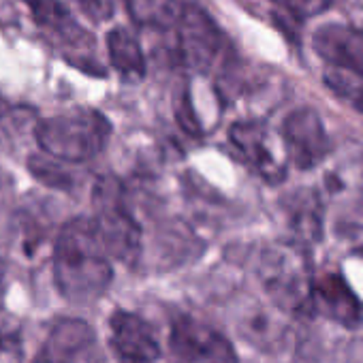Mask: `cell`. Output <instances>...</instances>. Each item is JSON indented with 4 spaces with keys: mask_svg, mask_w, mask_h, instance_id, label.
<instances>
[{
    "mask_svg": "<svg viewBox=\"0 0 363 363\" xmlns=\"http://www.w3.org/2000/svg\"><path fill=\"white\" fill-rule=\"evenodd\" d=\"M54 284L73 303H92L113 280L109 255L92 218L69 220L56 238L52 255Z\"/></svg>",
    "mask_w": 363,
    "mask_h": 363,
    "instance_id": "cell-1",
    "label": "cell"
},
{
    "mask_svg": "<svg viewBox=\"0 0 363 363\" xmlns=\"http://www.w3.org/2000/svg\"><path fill=\"white\" fill-rule=\"evenodd\" d=\"M111 135L109 120L90 107L50 116L35 126V139L43 154L60 162H86L96 158Z\"/></svg>",
    "mask_w": 363,
    "mask_h": 363,
    "instance_id": "cell-2",
    "label": "cell"
},
{
    "mask_svg": "<svg viewBox=\"0 0 363 363\" xmlns=\"http://www.w3.org/2000/svg\"><path fill=\"white\" fill-rule=\"evenodd\" d=\"M94 227L109 257L133 263L141 248V229L122 201L116 177H101L94 186Z\"/></svg>",
    "mask_w": 363,
    "mask_h": 363,
    "instance_id": "cell-3",
    "label": "cell"
},
{
    "mask_svg": "<svg viewBox=\"0 0 363 363\" xmlns=\"http://www.w3.org/2000/svg\"><path fill=\"white\" fill-rule=\"evenodd\" d=\"M223 33L214 20L199 5H186L177 22V45L182 60L193 69L206 71L223 50Z\"/></svg>",
    "mask_w": 363,
    "mask_h": 363,
    "instance_id": "cell-4",
    "label": "cell"
},
{
    "mask_svg": "<svg viewBox=\"0 0 363 363\" xmlns=\"http://www.w3.org/2000/svg\"><path fill=\"white\" fill-rule=\"evenodd\" d=\"M171 350L186 361L238 363L235 350L227 337H223L216 329L186 316L171 325Z\"/></svg>",
    "mask_w": 363,
    "mask_h": 363,
    "instance_id": "cell-5",
    "label": "cell"
},
{
    "mask_svg": "<svg viewBox=\"0 0 363 363\" xmlns=\"http://www.w3.org/2000/svg\"><path fill=\"white\" fill-rule=\"evenodd\" d=\"M282 137L297 169H314L329 152V137L312 109L293 111L282 124Z\"/></svg>",
    "mask_w": 363,
    "mask_h": 363,
    "instance_id": "cell-6",
    "label": "cell"
},
{
    "mask_svg": "<svg viewBox=\"0 0 363 363\" xmlns=\"http://www.w3.org/2000/svg\"><path fill=\"white\" fill-rule=\"evenodd\" d=\"M109 333L120 363H154L160 354L154 329L135 312L116 310L109 318Z\"/></svg>",
    "mask_w": 363,
    "mask_h": 363,
    "instance_id": "cell-7",
    "label": "cell"
},
{
    "mask_svg": "<svg viewBox=\"0 0 363 363\" xmlns=\"http://www.w3.org/2000/svg\"><path fill=\"white\" fill-rule=\"evenodd\" d=\"M314 52L331 67L363 77V30L346 24L320 26L312 37Z\"/></svg>",
    "mask_w": 363,
    "mask_h": 363,
    "instance_id": "cell-8",
    "label": "cell"
},
{
    "mask_svg": "<svg viewBox=\"0 0 363 363\" xmlns=\"http://www.w3.org/2000/svg\"><path fill=\"white\" fill-rule=\"evenodd\" d=\"M96 337L88 323L79 318H62L43 344V352L54 363H94Z\"/></svg>",
    "mask_w": 363,
    "mask_h": 363,
    "instance_id": "cell-9",
    "label": "cell"
},
{
    "mask_svg": "<svg viewBox=\"0 0 363 363\" xmlns=\"http://www.w3.org/2000/svg\"><path fill=\"white\" fill-rule=\"evenodd\" d=\"M231 141L244 160L269 184H280L286 177L284 164L276 158L267 130L259 122H238L231 126Z\"/></svg>",
    "mask_w": 363,
    "mask_h": 363,
    "instance_id": "cell-10",
    "label": "cell"
},
{
    "mask_svg": "<svg viewBox=\"0 0 363 363\" xmlns=\"http://www.w3.org/2000/svg\"><path fill=\"white\" fill-rule=\"evenodd\" d=\"M30 7L35 22L60 45L73 48V50H90L94 39L90 33H86L71 11L60 3V0H24Z\"/></svg>",
    "mask_w": 363,
    "mask_h": 363,
    "instance_id": "cell-11",
    "label": "cell"
},
{
    "mask_svg": "<svg viewBox=\"0 0 363 363\" xmlns=\"http://www.w3.org/2000/svg\"><path fill=\"white\" fill-rule=\"evenodd\" d=\"M310 303L327 318L352 329L361 323V306L348 284L337 274H325L314 282Z\"/></svg>",
    "mask_w": 363,
    "mask_h": 363,
    "instance_id": "cell-12",
    "label": "cell"
},
{
    "mask_svg": "<svg viewBox=\"0 0 363 363\" xmlns=\"http://www.w3.org/2000/svg\"><path fill=\"white\" fill-rule=\"evenodd\" d=\"M107 52L113 69L126 82H139L145 75V58L139 41L126 28H113L107 35Z\"/></svg>",
    "mask_w": 363,
    "mask_h": 363,
    "instance_id": "cell-13",
    "label": "cell"
},
{
    "mask_svg": "<svg viewBox=\"0 0 363 363\" xmlns=\"http://www.w3.org/2000/svg\"><path fill=\"white\" fill-rule=\"evenodd\" d=\"M130 20L141 28L167 30L177 26L186 5L184 0H124Z\"/></svg>",
    "mask_w": 363,
    "mask_h": 363,
    "instance_id": "cell-14",
    "label": "cell"
},
{
    "mask_svg": "<svg viewBox=\"0 0 363 363\" xmlns=\"http://www.w3.org/2000/svg\"><path fill=\"white\" fill-rule=\"evenodd\" d=\"M325 84L346 103H350L354 109L363 111V77L340 71V69H329L325 73Z\"/></svg>",
    "mask_w": 363,
    "mask_h": 363,
    "instance_id": "cell-15",
    "label": "cell"
},
{
    "mask_svg": "<svg viewBox=\"0 0 363 363\" xmlns=\"http://www.w3.org/2000/svg\"><path fill=\"white\" fill-rule=\"evenodd\" d=\"M28 167H30L33 175L37 179L45 182L48 186H69L67 173L58 164H54V162H50L45 158H30L28 160Z\"/></svg>",
    "mask_w": 363,
    "mask_h": 363,
    "instance_id": "cell-16",
    "label": "cell"
},
{
    "mask_svg": "<svg viewBox=\"0 0 363 363\" xmlns=\"http://www.w3.org/2000/svg\"><path fill=\"white\" fill-rule=\"evenodd\" d=\"M274 3L282 7L284 11H289L291 16L299 20H308V18L320 16L331 5V0H274Z\"/></svg>",
    "mask_w": 363,
    "mask_h": 363,
    "instance_id": "cell-17",
    "label": "cell"
},
{
    "mask_svg": "<svg viewBox=\"0 0 363 363\" xmlns=\"http://www.w3.org/2000/svg\"><path fill=\"white\" fill-rule=\"evenodd\" d=\"M22 340L13 329H0V363H22Z\"/></svg>",
    "mask_w": 363,
    "mask_h": 363,
    "instance_id": "cell-18",
    "label": "cell"
},
{
    "mask_svg": "<svg viewBox=\"0 0 363 363\" xmlns=\"http://www.w3.org/2000/svg\"><path fill=\"white\" fill-rule=\"evenodd\" d=\"M7 282H9V263L0 257V301H3V297H5Z\"/></svg>",
    "mask_w": 363,
    "mask_h": 363,
    "instance_id": "cell-19",
    "label": "cell"
},
{
    "mask_svg": "<svg viewBox=\"0 0 363 363\" xmlns=\"http://www.w3.org/2000/svg\"><path fill=\"white\" fill-rule=\"evenodd\" d=\"M13 111V105L3 96V94H0V118H5V116H9Z\"/></svg>",
    "mask_w": 363,
    "mask_h": 363,
    "instance_id": "cell-20",
    "label": "cell"
},
{
    "mask_svg": "<svg viewBox=\"0 0 363 363\" xmlns=\"http://www.w3.org/2000/svg\"><path fill=\"white\" fill-rule=\"evenodd\" d=\"M33 363H54V361H52V359H50V357H48V354H45L43 350H39V352L35 354Z\"/></svg>",
    "mask_w": 363,
    "mask_h": 363,
    "instance_id": "cell-21",
    "label": "cell"
}]
</instances>
